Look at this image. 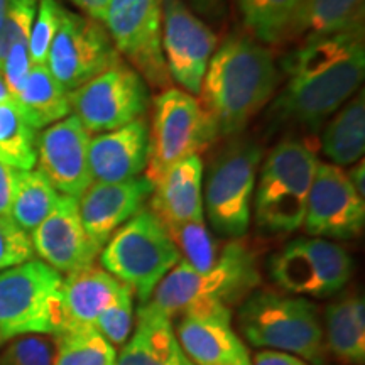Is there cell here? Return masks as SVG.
Wrapping results in <instances>:
<instances>
[{
  "instance_id": "f35d334b",
  "label": "cell",
  "mask_w": 365,
  "mask_h": 365,
  "mask_svg": "<svg viewBox=\"0 0 365 365\" xmlns=\"http://www.w3.org/2000/svg\"><path fill=\"white\" fill-rule=\"evenodd\" d=\"M19 170L0 159V217L11 218V208Z\"/></svg>"
},
{
  "instance_id": "f546056e",
  "label": "cell",
  "mask_w": 365,
  "mask_h": 365,
  "mask_svg": "<svg viewBox=\"0 0 365 365\" xmlns=\"http://www.w3.org/2000/svg\"><path fill=\"white\" fill-rule=\"evenodd\" d=\"M53 365H115L117 350L95 327L56 335Z\"/></svg>"
},
{
  "instance_id": "7c38bea8",
  "label": "cell",
  "mask_w": 365,
  "mask_h": 365,
  "mask_svg": "<svg viewBox=\"0 0 365 365\" xmlns=\"http://www.w3.org/2000/svg\"><path fill=\"white\" fill-rule=\"evenodd\" d=\"M354 272L350 254L327 239H296L271 261L274 282L287 293L327 298L344 289Z\"/></svg>"
},
{
  "instance_id": "8992f818",
  "label": "cell",
  "mask_w": 365,
  "mask_h": 365,
  "mask_svg": "<svg viewBox=\"0 0 365 365\" xmlns=\"http://www.w3.org/2000/svg\"><path fill=\"white\" fill-rule=\"evenodd\" d=\"M317 164V154L299 140H284L269 153L255 182L254 212L261 230L289 234L303 227Z\"/></svg>"
},
{
  "instance_id": "277c9868",
  "label": "cell",
  "mask_w": 365,
  "mask_h": 365,
  "mask_svg": "<svg viewBox=\"0 0 365 365\" xmlns=\"http://www.w3.org/2000/svg\"><path fill=\"white\" fill-rule=\"evenodd\" d=\"M239 325L254 346L296 355L314 365L323 364L325 331L312 301L269 289L255 291L239 309Z\"/></svg>"
},
{
  "instance_id": "7402d4cb",
  "label": "cell",
  "mask_w": 365,
  "mask_h": 365,
  "mask_svg": "<svg viewBox=\"0 0 365 365\" xmlns=\"http://www.w3.org/2000/svg\"><path fill=\"white\" fill-rule=\"evenodd\" d=\"M115 365H195L181 349L171 319L140 304L135 330L117 354Z\"/></svg>"
},
{
  "instance_id": "5bb4252c",
  "label": "cell",
  "mask_w": 365,
  "mask_h": 365,
  "mask_svg": "<svg viewBox=\"0 0 365 365\" xmlns=\"http://www.w3.org/2000/svg\"><path fill=\"white\" fill-rule=\"evenodd\" d=\"M161 48L171 78L186 93H200L217 36L182 0H163Z\"/></svg>"
},
{
  "instance_id": "4dcf8cb0",
  "label": "cell",
  "mask_w": 365,
  "mask_h": 365,
  "mask_svg": "<svg viewBox=\"0 0 365 365\" xmlns=\"http://www.w3.org/2000/svg\"><path fill=\"white\" fill-rule=\"evenodd\" d=\"M301 0H239L245 26L262 43L286 41Z\"/></svg>"
},
{
  "instance_id": "30bf717a",
  "label": "cell",
  "mask_w": 365,
  "mask_h": 365,
  "mask_svg": "<svg viewBox=\"0 0 365 365\" xmlns=\"http://www.w3.org/2000/svg\"><path fill=\"white\" fill-rule=\"evenodd\" d=\"M102 24L118 54L145 83L163 91L171 88V76L161 48L163 0H108Z\"/></svg>"
},
{
  "instance_id": "74e56055",
  "label": "cell",
  "mask_w": 365,
  "mask_h": 365,
  "mask_svg": "<svg viewBox=\"0 0 365 365\" xmlns=\"http://www.w3.org/2000/svg\"><path fill=\"white\" fill-rule=\"evenodd\" d=\"M31 68H33V63L29 58V41L12 44L2 66V76L12 97L22 88Z\"/></svg>"
},
{
  "instance_id": "ac0fdd59",
  "label": "cell",
  "mask_w": 365,
  "mask_h": 365,
  "mask_svg": "<svg viewBox=\"0 0 365 365\" xmlns=\"http://www.w3.org/2000/svg\"><path fill=\"white\" fill-rule=\"evenodd\" d=\"M175 331L195 365H250L247 345L232 327L230 308L191 309L181 314Z\"/></svg>"
},
{
  "instance_id": "2e32d148",
  "label": "cell",
  "mask_w": 365,
  "mask_h": 365,
  "mask_svg": "<svg viewBox=\"0 0 365 365\" xmlns=\"http://www.w3.org/2000/svg\"><path fill=\"white\" fill-rule=\"evenodd\" d=\"M88 130L73 113L38 135V171L59 195L80 198L91 185Z\"/></svg>"
},
{
  "instance_id": "44dd1931",
  "label": "cell",
  "mask_w": 365,
  "mask_h": 365,
  "mask_svg": "<svg viewBox=\"0 0 365 365\" xmlns=\"http://www.w3.org/2000/svg\"><path fill=\"white\" fill-rule=\"evenodd\" d=\"M203 161L190 156L173 166L154 185L150 195V212L164 227L202 220L203 218Z\"/></svg>"
},
{
  "instance_id": "8d00e7d4",
  "label": "cell",
  "mask_w": 365,
  "mask_h": 365,
  "mask_svg": "<svg viewBox=\"0 0 365 365\" xmlns=\"http://www.w3.org/2000/svg\"><path fill=\"white\" fill-rule=\"evenodd\" d=\"M53 360L51 341L41 335H24L7 346L0 365H53Z\"/></svg>"
},
{
  "instance_id": "d6986e66",
  "label": "cell",
  "mask_w": 365,
  "mask_h": 365,
  "mask_svg": "<svg viewBox=\"0 0 365 365\" xmlns=\"http://www.w3.org/2000/svg\"><path fill=\"white\" fill-rule=\"evenodd\" d=\"M153 190V182L145 176L122 182L93 181L78 198L86 234L103 249L118 228L144 208Z\"/></svg>"
},
{
  "instance_id": "83f0119b",
  "label": "cell",
  "mask_w": 365,
  "mask_h": 365,
  "mask_svg": "<svg viewBox=\"0 0 365 365\" xmlns=\"http://www.w3.org/2000/svg\"><path fill=\"white\" fill-rule=\"evenodd\" d=\"M38 130L31 125L16 100L0 103V159L19 171L36 166Z\"/></svg>"
},
{
  "instance_id": "e0dca14e",
  "label": "cell",
  "mask_w": 365,
  "mask_h": 365,
  "mask_svg": "<svg viewBox=\"0 0 365 365\" xmlns=\"http://www.w3.org/2000/svg\"><path fill=\"white\" fill-rule=\"evenodd\" d=\"M31 242L43 262L59 274L93 266L102 252L81 223L78 198L66 195H59L53 212L31 234Z\"/></svg>"
},
{
  "instance_id": "7bdbcfd3",
  "label": "cell",
  "mask_w": 365,
  "mask_h": 365,
  "mask_svg": "<svg viewBox=\"0 0 365 365\" xmlns=\"http://www.w3.org/2000/svg\"><path fill=\"white\" fill-rule=\"evenodd\" d=\"M7 100H12V95L7 88V83H6V80H4L2 73H0V103L7 102Z\"/></svg>"
},
{
  "instance_id": "3957f363",
  "label": "cell",
  "mask_w": 365,
  "mask_h": 365,
  "mask_svg": "<svg viewBox=\"0 0 365 365\" xmlns=\"http://www.w3.org/2000/svg\"><path fill=\"white\" fill-rule=\"evenodd\" d=\"M259 282L261 274L255 254L235 240L228 242L218 252L215 264L205 272L195 271L180 259L144 304L173 319L198 308H230L252 293Z\"/></svg>"
},
{
  "instance_id": "d590c367",
  "label": "cell",
  "mask_w": 365,
  "mask_h": 365,
  "mask_svg": "<svg viewBox=\"0 0 365 365\" xmlns=\"http://www.w3.org/2000/svg\"><path fill=\"white\" fill-rule=\"evenodd\" d=\"M34 257L31 235L26 234L12 218L0 217V272L21 266Z\"/></svg>"
},
{
  "instance_id": "6da1fadb",
  "label": "cell",
  "mask_w": 365,
  "mask_h": 365,
  "mask_svg": "<svg viewBox=\"0 0 365 365\" xmlns=\"http://www.w3.org/2000/svg\"><path fill=\"white\" fill-rule=\"evenodd\" d=\"M282 70L286 85L274 112L293 124L318 129L362 83L364 27L299 44L284 58Z\"/></svg>"
},
{
  "instance_id": "836d02e7",
  "label": "cell",
  "mask_w": 365,
  "mask_h": 365,
  "mask_svg": "<svg viewBox=\"0 0 365 365\" xmlns=\"http://www.w3.org/2000/svg\"><path fill=\"white\" fill-rule=\"evenodd\" d=\"M132 323H134V293L129 286L124 284L115 298L98 314L95 328L115 346L125 344L129 339Z\"/></svg>"
},
{
  "instance_id": "d6a6232c",
  "label": "cell",
  "mask_w": 365,
  "mask_h": 365,
  "mask_svg": "<svg viewBox=\"0 0 365 365\" xmlns=\"http://www.w3.org/2000/svg\"><path fill=\"white\" fill-rule=\"evenodd\" d=\"M66 9L58 0H39L29 34V58L33 66H43L61 26Z\"/></svg>"
},
{
  "instance_id": "8fae6325",
  "label": "cell",
  "mask_w": 365,
  "mask_h": 365,
  "mask_svg": "<svg viewBox=\"0 0 365 365\" xmlns=\"http://www.w3.org/2000/svg\"><path fill=\"white\" fill-rule=\"evenodd\" d=\"M70 108L90 132H110L148 110L149 90L143 76L122 59L68 93Z\"/></svg>"
},
{
  "instance_id": "4316f807",
  "label": "cell",
  "mask_w": 365,
  "mask_h": 365,
  "mask_svg": "<svg viewBox=\"0 0 365 365\" xmlns=\"http://www.w3.org/2000/svg\"><path fill=\"white\" fill-rule=\"evenodd\" d=\"M323 154L335 166H346L362 159L365 149V97L364 91L340 108L328 122L322 139Z\"/></svg>"
},
{
  "instance_id": "e575fe53",
  "label": "cell",
  "mask_w": 365,
  "mask_h": 365,
  "mask_svg": "<svg viewBox=\"0 0 365 365\" xmlns=\"http://www.w3.org/2000/svg\"><path fill=\"white\" fill-rule=\"evenodd\" d=\"M39 0H7V11L0 27V73L12 44L29 41Z\"/></svg>"
},
{
  "instance_id": "ffe728a7",
  "label": "cell",
  "mask_w": 365,
  "mask_h": 365,
  "mask_svg": "<svg viewBox=\"0 0 365 365\" xmlns=\"http://www.w3.org/2000/svg\"><path fill=\"white\" fill-rule=\"evenodd\" d=\"M148 153L149 127L144 118L95 135L88 145L91 181L122 182L139 178L148 166Z\"/></svg>"
},
{
  "instance_id": "ba28073f",
  "label": "cell",
  "mask_w": 365,
  "mask_h": 365,
  "mask_svg": "<svg viewBox=\"0 0 365 365\" xmlns=\"http://www.w3.org/2000/svg\"><path fill=\"white\" fill-rule=\"evenodd\" d=\"M217 135L215 124L193 95L164 90L154 100L145 178L154 186L182 159L198 156Z\"/></svg>"
},
{
  "instance_id": "ab89813d",
  "label": "cell",
  "mask_w": 365,
  "mask_h": 365,
  "mask_svg": "<svg viewBox=\"0 0 365 365\" xmlns=\"http://www.w3.org/2000/svg\"><path fill=\"white\" fill-rule=\"evenodd\" d=\"M250 365H309L303 359L286 352H276V350H262L255 354L254 360H250Z\"/></svg>"
},
{
  "instance_id": "d4e9b609",
  "label": "cell",
  "mask_w": 365,
  "mask_h": 365,
  "mask_svg": "<svg viewBox=\"0 0 365 365\" xmlns=\"http://www.w3.org/2000/svg\"><path fill=\"white\" fill-rule=\"evenodd\" d=\"M12 98L36 130L56 124L71 113L68 91L46 65L31 68L22 88Z\"/></svg>"
},
{
  "instance_id": "b9f144b4",
  "label": "cell",
  "mask_w": 365,
  "mask_h": 365,
  "mask_svg": "<svg viewBox=\"0 0 365 365\" xmlns=\"http://www.w3.org/2000/svg\"><path fill=\"white\" fill-rule=\"evenodd\" d=\"M364 176H365V166H364V159H360L359 166H355L352 171L349 173V180L352 182V186L357 191L360 198L365 200V181H364Z\"/></svg>"
},
{
  "instance_id": "52a82bcc",
  "label": "cell",
  "mask_w": 365,
  "mask_h": 365,
  "mask_svg": "<svg viewBox=\"0 0 365 365\" xmlns=\"http://www.w3.org/2000/svg\"><path fill=\"white\" fill-rule=\"evenodd\" d=\"M61 287V274L38 259L0 272V341L65 330Z\"/></svg>"
},
{
  "instance_id": "cb8c5ba5",
  "label": "cell",
  "mask_w": 365,
  "mask_h": 365,
  "mask_svg": "<svg viewBox=\"0 0 365 365\" xmlns=\"http://www.w3.org/2000/svg\"><path fill=\"white\" fill-rule=\"evenodd\" d=\"M365 0H301L286 41H308L364 27Z\"/></svg>"
},
{
  "instance_id": "7a4b0ae2",
  "label": "cell",
  "mask_w": 365,
  "mask_h": 365,
  "mask_svg": "<svg viewBox=\"0 0 365 365\" xmlns=\"http://www.w3.org/2000/svg\"><path fill=\"white\" fill-rule=\"evenodd\" d=\"M279 73L272 53L255 41L235 36L213 53L205 73L200 103L218 135L240 132L276 91Z\"/></svg>"
},
{
  "instance_id": "60d3db41",
  "label": "cell",
  "mask_w": 365,
  "mask_h": 365,
  "mask_svg": "<svg viewBox=\"0 0 365 365\" xmlns=\"http://www.w3.org/2000/svg\"><path fill=\"white\" fill-rule=\"evenodd\" d=\"M76 7L85 12L86 17L102 22L105 7H107L108 0H71Z\"/></svg>"
},
{
  "instance_id": "484cf974",
  "label": "cell",
  "mask_w": 365,
  "mask_h": 365,
  "mask_svg": "<svg viewBox=\"0 0 365 365\" xmlns=\"http://www.w3.org/2000/svg\"><path fill=\"white\" fill-rule=\"evenodd\" d=\"M328 346L341 362L362 365L365 360L364 296L352 294L331 303L325 313Z\"/></svg>"
},
{
  "instance_id": "9c48e42d",
  "label": "cell",
  "mask_w": 365,
  "mask_h": 365,
  "mask_svg": "<svg viewBox=\"0 0 365 365\" xmlns=\"http://www.w3.org/2000/svg\"><path fill=\"white\" fill-rule=\"evenodd\" d=\"M262 149L250 140H237L218 154L205 182V205L213 228L227 237H240L250 223V205Z\"/></svg>"
},
{
  "instance_id": "603a6c76",
  "label": "cell",
  "mask_w": 365,
  "mask_h": 365,
  "mask_svg": "<svg viewBox=\"0 0 365 365\" xmlns=\"http://www.w3.org/2000/svg\"><path fill=\"white\" fill-rule=\"evenodd\" d=\"M122 286L110 272L95 264L66 274L61 287L65 330L95 327L98 314L115 298Z\"/></svg>"
},
{
  "instance_id": "1f68e13d",
  "label": "cell",
  "mask_w": 365,
  "mask_h": 365,
  "mask_svg": "<svg viewBox=\"0 0 365 365\" xmlns=\"http://www.w3.org/2000/svg\"><path fill=\"white\" fill-rule=\"evenodd\" d=\"M166 230L175 242L181 261H185L195 271L205 272L215 264L218 257L217 245L205 225V218L168 227Z\"/></svg>"
},
{
  "instance_id": "ee69618b",
  "label": "cell",
  "mask_w": 365,
  "mask_h": 365,
  "mask_svg": "<svg viewBox=\"0 0 365 365\" xmlns=\"http://www.w3.org/2000/svg\"><path fill=\"white\" fill-rule=\"evenodd\" d=\"M6 11H7V0H0V27H2Z\"/></svg>"
},
{
  "instance_id": "4fadbf2b",
  "label": "cell",
  "mask_w": 365,
  "mask_h": 365,
  "mask_svg": "<svg viewBox=\"0 0 365 365\" xmlns=\"http://www.w3.org/2000/svg\"><path fill=\"white\" fill-rule=\"evenodd\" d=\"M120 59L102 22L70 11L63 14L46 68L68 93Z\"/></svg>"
},
{
  "instance_id": "f1b7e54d",
  "label": "cell",
  "mask_w": 365,
  "mask_h": 365,
  "mask_svg": "<svg viewBox=\"0 0 365 365\" xmlns=\"http://www.w3.org/2000/svg\"><path fill=\"white\" fill-rule=\"evenodd\" d=\"M59 193L39 171H19L14 191L11 218L26 234H33L39 223L56 207Z\"/></svg>"
},
{
  "instance_id": "5b68a950",
  "label": "cell",
  "mask_w": 365,
  "mask_h": 365,
  "mask_svg": "<svg viewBox=\"0 0 365 365\" xmlns=\"http://www.w3.org/2000/svg\"><path fill=\"white\" fill-rule=\"evenodd\" d=\"M180 259L166 227L144 208L118 228L100 252L102 267L129 286L140 304L148 303Z\"/></svg>"
},
{
  "instance_id": "9a60e30c",
  "label": "cell",
  "mask_w": 365,
  "mask_h": 365,
  "mask_svg": "<svg viewBox=\"0 0 365 365\" xmlns=\"http://www.w3.org/2000/svg\"><path fill=\"white\" fill-rule=\"evenodd\" d=\"M365 223V200L360 198L340 166L317 164L308 193L303 225L318 239H354Z\"/></svg>"
}]
</instances>
